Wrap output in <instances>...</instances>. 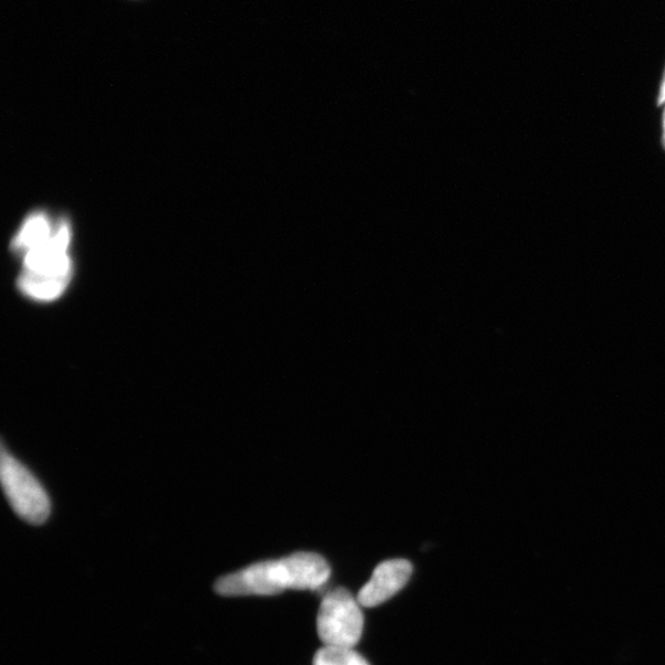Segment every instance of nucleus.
I'll return each mask as SVG.
<instances>
[{
	"label": "nucleus",
	"instance_id": "39448f33",
	"mask_svg": "<svg viewBox=\"0 0 665 665\" xmlns=\"http://www.w3.org/2000/svg\"><path fill=\"white\" fill-rule=\"evenodd\" d=\"M411 573L414 566L404 558L388 559L379 564L372 579L358 591V604L375 608L386 603L407 586Z\"/></svg>",
	"mask_w": 665,
	"mask_h": 665
},
{
	"label": "nucleus",
	"instance_id": "423d86ee",
	"mask_svg": "<svg viewBox=\"0 0 665 665\" xmlns=\"http://www.w3.org/2000/svg\"><path fill=\"white\" fill-rule=\"evenodd\" d=\"M55 228L44 213L31 215L14 238L13 248L26 255L28 251L44 245L54 235Z\"/></svg>",
	"mask_w": 665,
	"mask_h": 665
},
{
	"label": "nucleus",
	"instance_id": "20e7f679",
	"mask_svg": "<svg viewBox=\"0 0 665 665\" xmlns=\"http://www.w3.org/2000/svg\"><path fill=\"white\" fill-rule=\"evenodd\" d=\"M0 478L10 505L20 517L36 525L46 522L51 511L46 491L6 448L0 457Z\"/></svg>",
	"mask_w": 665,
	"mask_h": 665
},
{
	"label": "nucleus",
	"instance_id": "1a4fd4ad",
	"mask_svg": "<svg viewBox=\"0 0 665 665\" xmlns=\"http://www.w3.org/2000/svg\"><path fill=\"white\" fill-rule=\"evenodd\" d=\"M663 144L665 148V110H664V115H663Z\"/></svg>",
	"mask_w": 665,
	"mask_h": 665
},
{
	"label": "nucleus",
	"instance_id": "f257e3e1",
	"mask_svg": "<svg viewBox=\"0 0 665 665\" xmlns=\"http://www.w3.org/2000/svg\"><path fill=\"white\" fill-rule=\"evenodd\" d=\"M331 577L325 559L312 553H298L288 557L251 565L234 575L217 580L215 589L226 597L276 596L283 590H315Z\"/></svg>",
	"mask_w": 665,
	"mask_h": 665
},
{
	"label": "nucleus",
	"instance_id": "6e6552de",
	"mask_svg": "<svg viewBox=\"0 0 665 665\" xmlns=\"http://www.w3.org/2000/svg\"><path fill=\"white\" fill-rule=\"evenodd\" d=\"M658 104L659 105H664L665 104V71H664V76H663V81H662V87H661V92H659Z\"/></svg>",
	"mask_w": 665,
	"mask_h": 665
},
{
	"label": "nucleus",
	"instance_id": "7ed1b4c3",
	"mask_svg": "<svg viewBox=\"0 0 665 665\" xmlns=\"http://www.w3.org/2000/svg\"><path fill=\"white\" fill-rule=\"evenodd\" d=\"M350 591L336 588L326 593L317 616V631L324 646L354 648L364 631V615Z\"/></svg>",
	"mask_w": 665,
	"mask_h": 665
},
{
	"label": "nucleus",
	"instance_id": "0eeeda50",
	"mask_svg": "<svg viewBox=\"0 0 665 665\" xmlns=\"http://www.w3.org/2000/svg\"><path fill=\"white\" fill-rule=\"evenodd\" d=\"M313 665H369L351 647L324 646L314 654Z\"/></svg>",
	"mask_w": 665,
	"mask_h": 665
},
{
	"label": "nucleus",
	"instance_id": "f03ea898",
	"mask_svg": "<svg viewBox=\"0 0 665 665\" xmlns=\"http://www.w3.org/2000/svg\"><path fill=\"white\" fill-rule=\"evenodd\" d=\"M71 235L68 222L60 221L54 235L44 245L26 253L19 289L29 299L55 301L67 290L72 279V260L67 253Z\"/></svg>",
	"mask_w": 665,
	"mask_h": 665
}]
</instances>
